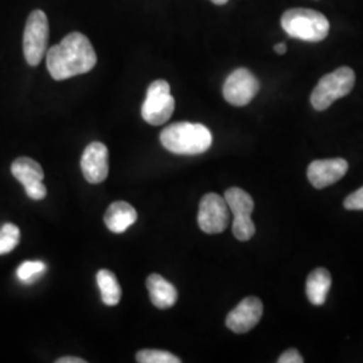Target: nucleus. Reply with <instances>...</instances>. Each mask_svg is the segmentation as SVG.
<instances>
[{"label": "nucleus", "instance_id": "6ab92c4d", "mask_svg": "<svg viewBox=\"0 0 363 363\" xmlns=\"http://www.w3.org/2000/svg\"><path fill=\"white\" fill-rule=\"evenodd\" d=\"M21 240L19 228L13 223H6L0 229V256L13 252Z\"/></svg>", "mask_w": 363, "mask_h": 363}, {"label": "nucleus", "instance_id": "423d86ee", "mask_svg": "<svg viewBox=\"0 0 363 363\" xmlns=\"http://www.w3.org/2000/svg\"><path fill=\"white\" fill-rule=\"evenodd\" d=\"M175 109V100L169 93V84L164 79H156L147 91L142 106L144 121L151 125H162L167 123Z\"/></svg>", "mask_w": 363, "mask_h": 363}, {"label": "nucleus", "instance_id": "1a4fd4ad", "mask_svg": "<svg viewBox=\"0 0 363 363\" xmlns=\"http://www.w3.org/2000/svg\"><path fill=\"white\" fill-rule=\"evenodd\" d=\"M259 82L245 67H240L226 78L223 84V97L234 106H245L259 93Z\"/></svg>", "mask_w": 363, "mask_h": 363}, {"label": "nucleus", "instance_id": "f03ea898", "mask_svg": "<svg viewBox=\"0 0 363 363\" xmlns=\"http://www.w3.org/2000/svg\"><path fill=\"white\" fill-rule=\"evenodd\" d=\"M160 143L177 155H199L211 147L213 135L203 124L182 121L162 130Z\"/></svg>", "mask_w": 363, "mask_h": 363}, {"label": "nucleus", "instance_id": "a878e982", "mask_svg": "<svg viewBox=\"0 0 363 363\" xmlns=\"http://www.w3.org/2000/svg\"><path fill=\"white\" fill-rule=\"evenodd\" d=\"M211 3H214V4H217V6H223V4H226L229 0H210Z\"/></svg>", "mask_w": 363, "mask_h": 363}, {"label": "nucleus", "instance_id": "ddd939ff", "mask_svg": "<svg viewBox=\"0 0 363 363\" xmlns=\"http://www.w3.org/2000/svg\"><path fill=\"white\" fill-rule=\"evenodd\" d=\"M147 288L152 304L159 310L171 308L178 300V291L160 274H150L147 279Z\"/></svg>", "mask_w": 363, "mask_h": 363}, {"label": "nucleus", "instance_id": "412c9836", "mask_svg": "<svg viewBox=\"0 0 363 363\" xmlns=\"http://www.w3.org/2000/svg\"><path fill=\"white\" fill-rule=\"evenodd\" d=\"M343 205L347 210H363V186L352 194L349 195L345 199Z\"/></svg>", "mask_w": 363, "mask_h": 363}, {"label": "nucleus", "instance_id": "a211bd4d", "mask_svg": "<svg viewBox=\"0 0 363 363\" xmlns=\"http://www.w3.org/2000/svg\"><path fill=\"white\" fill-rule=\"evenodd\" d=\"M46 269L48 267L42 261H25L16 269V276L22 283L31 284L46 272Z\"/></svg>", "mask_w": 363, "mask_h": 363}, {"label": "nucleus", "instance_id": "4468645a", "mask_svg": "<svg viewBox=\"0 0 363 363\" xmlns=\"http://www.w3.org/2000/svg\"><path fill=\"white\" fill-rule=\"evenodd\" d=\"M138 220L135 208L123 201L113 202L105 213V225L113 233H124Z\"/></svg>", "mask_w": 363, "mask_h": 363}, {"label": "nucleus", "instance_id": "9b49d317", "mask_svg": "<svg viewBox=\"0 0 363 363\" xmlns=\"http://www.w3.org/2000/svg\"><path fill=\"white\" fill-rule=\"evenodd\" d=\"M81 169L85 179L91 184L103 183L109 172L108 148L100 142L89 144L81 157Z\"/></svg>", "mask_w": 363, "mask_h": 363}, {"label": "nucleus", "instance_id": "dca6fc26", "mask_svg": "<svg viewBox=\"0 0 363 363\" xmlns=\"http://www.w3.org/2000/svg\"><path fill=\"white\" fill-rule=\"evenodd\" d=\"M11 172L13 178L23 184V187H28L34 183L43 181L45 172L40 167L38 162L30 157H19L13 160L11 164Z\"/></svg>", "mask_w": 363, "mask_h": 363}, {"label": "nucleus", "instance_id": "2eb2a0df", "mask_svg": "<svg viewBox=\"0 0 363 363\" xmlns=\"http://www.w3.org/2000/svg\"><path fill=\"white\" fill-rule=\"evenodd\" d=\"M330 288H331V274L327 269L318 268L310 273L307 279L306 292H307V298L313 306L325 304Z\"/></svg>", "mask_w": 363, "mask_h": 363}, {"label": "nucleus", "instance_id": "20e7f679", "mask_svg": "<svg viewBox=\"0 0 363 363\" xmlns=\"http://www.w3.org/2000/svg\"><path fill=\"white\" fill-rule=\"evenodd\" d=\"M355 85V73L351 67L342 66L333 73L320 78L311 94V104L316 111H325L337 101L347 96Z\"/></svg>", "mask_w": 363, "mask_h": 363}, {"label": "nucleus", "instance_id": "b1692460", "mask_svg": "<svg viewBox=\"0 0 363 363\" xmlns=\"http://www.w3.org/2000/svg\"><path fill=\"white\" fill-rule=\"evenodd\" d=\"M57 363H85L86 361L82 358H77V357H62L60 359L55 361Z\"/></svg>", "mask_w": 363, "mask_h": 363}, {"label": "nucleus", "instance_id": "0eeeda50", "mask_svg": "<svg viewBox=\"0 0 363 363\" xmlns=\"http://www.w3.org/2000/svg\"><path fill=\"white\" fill-rule=\"evenodd\" d=\"M225 201L229 210L233 213V234L238 241H249L255 233L256 226L250 218L255 210V201L245 190L232 187L226 190Z\"/></svg>", "mask_w": 363, "mask_h": 363}, {"label": "nucleus", "instance_id": "393cba45", "mask_svg": "<svg viewBox=\"0 0 363 363\" xmlns=\"http://www.w3.org/2000/svg\"><path fill=\"white\" fill-rule=\"evenodd\" d=\"M274 52H277V54H286V43H277V45L274 46Z\"/></svg>", "mask_w": 363, "mask_h": 363}, {"label": "nucleus", "instance_id": "f257e3e1", "mask_svg": "<svg viewBox=\"0 0 363 363\" xmlns=\"http://www.w3.org/2000/svg\"><path fill=\"white\" fill-rule=\"evenodd\" d=\"M97 55L91 40L81 33H70L46 52V66L55 81H64L91 72Z\"/></svg>", "mask_w": 363, "mask_h": 363}, {"label": "nucleus", "instance_id": "9d476101", "mask_svg": "<svg viewBox=\"0 0 363 363\" xmlns=\"http://www.w3.org/2000/svg\"><path fill=\"white\" fill-rule=\"evenodd\" d=\"M262 301L250 296L244 298L226 318V327L235 334H245L255 328L262 316Z\"/></svg>", "mask_w": 363, "mask_h": 363}, {"label": "nucleus", "instance_id": "aec40b11", "mask_svg": "<svg viewBox=\"0 0 363 363\" xmlns=\"http://www.w3.org/2000/svg\"><path fill=\"white\" fill-rule=\"evenodd\" d=\"M136 361L140 363H181V358L169 351L142 350L136 354Z\"/></svg>", "mask_w": 363, "mask_h": 363}, {"label": "nucleus", "instance_id": "6e6552de", "mask_svg": "<svg viewBox=\"0 0 363 363\" xmlns=\"http://www.w3.org/2000/svg\"><path fill=\"white\" fill-rule=\"evenodd\" d=\"M229 206L223 196L214 193L206 194L199 203L198 225L202 232L218 234L225 232L229 225Z\"/></svg>", "mask_w": 363, "mask_h": 363}, {"label": "nucleus", "instance_id": "f8f14e48", "mask_svg": "<svg viewBox=\"0 0 363 363\" xmlns=\"http://www.w3.org/2000/svg\"><path fill=\"white\" fill-rule=\"evenodd\" d=\"M347 169L349 163L342 157L315 160L308 166L307 177L315 189H325L340 181Z\"/></svg>", "mask_w": 363, "mask_h": 363}, {"label": "nucleus", "instance_id": "f3484780", "mask_svg": "<svg viewBox=\"0 0 363 363\" xmlns=\"http://www.w3.org/2000/svg\"><path fill=\"white\" fill-rule=\"evenodd\" d=\"M97 286L100 288L101 292V300L104 304L112 307L117 306L120 298H121V286L117 281V277L115 273L108 271V269H101L97 273Z\"/></svg>", "mask_w": 363, "mask_h": 363}, {"label": "nucleus", "instance_id": "39448f33", "mask_svg": "<svg viewBox=\"0 0 363 363\" xmlns=\"http://www.w3.org/2000/svg\"><path fill=\"white\" fill-rule=\"evenodd\" d=\"M49 21L42 10H34L27 18L23 34V54L27 64L38 66L48 52Z\"/></svg>", "mask_w": 363, "mask_h": 363}, {"label": "nucleus", "instance_id": "5701e85b", "mask_svg": "<svg viewBox=\"0 0 363 363\" xmlns=\"http://www.w3.org/2000/svg\"><path fill=\"white\" fill-rule=\"evenodd\" d=\"M279 363H303L304 359L301 358V355L298 354V350L295 349H289V350L284 351L280 358L277 359Z\"/></svg>", "mask_w": 363, "mask_h": 363}, {"label": "nucleus", "instance_id": "4be33fe9", "mask_svg": "<svg viewBox=\"0 0 363 363\" xmlns=\"http://www.w3.org/2000/svg\"><path fill=\"white\" fill-rule=\"evenodd\" d=\"M25 191H26L27 196L34 199V201H40L48 194V189H46V186L42 182H38V183H34V184H31L28 187H25Z\"/></svg>", "mask_w": 363, "mask_h": 363}, {"label": "nucleus", "instance_id": "7ed1b4c3", "mask_svg": "<svg viewBox=\"0 0 363 363\" xmlns=\"http://www.w3.org/2000/svg\"><path fill=\"white\" fill-rule=\"evenodd\" d=\"M281 27L291 38L320 42L330 33V22L323 13L308 9H291L281 16Z\"/></svg>", "mask_w": 363, "mask_h": 363}]
</instances>
